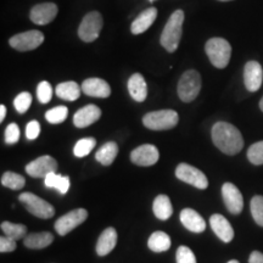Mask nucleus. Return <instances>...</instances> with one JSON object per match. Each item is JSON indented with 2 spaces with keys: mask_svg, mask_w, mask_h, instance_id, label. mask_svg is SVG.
<instances>
[{
  "mask_svg": "<svg viewBox=\"0 0 263 263\" xmlns=\"http://www.w3.org/2000/svg\"><path fill=\"white\" fill-rule=\"evenodd\" d=\"M82 87H80L76 82H64V83L58 84L55 93L60 99L67 101H74L81 97Z\"/></svg>",
  "mask_w": 263,
  "mask_h": 263,
  "instance_id": "24",
  "label": "nucleus"
},
{
  "mask_svg": "<svg viewBox=\"0 0 263 263\" xmlns=\"http://www.w3.org/2000/svg\"><path fill=\"white\" fill-rule=\"evenodd\" d=\"M88 218V211L84 209H77L66 213L55 222V230L61 236L67 235L78 226H81Z\"/></svg>",
  "mask_w": 263,
  "mask_h": 263,
  "instance_id": "10",
  "label": "nucleus"
},
{
  "mask_svg": "<svg viewBox=\"0 0 263 263\" xmlns=\"http://www.w3.org/2000/svg\"><path fill=\"white\" fill-rule=\"evenodd\" d=\"M37 97L38 100L41 101L42 104H48L49 101L51 100L52 97V88L49 82L43 81L38 84L37 88Z\"/></svg>",
  "mask_w": 263,
  "mask_h": 263,
  "instance_id": "36",
  "label": "nucleus"
},
{
  "mask_svg": "<svg viewBox=\"0 0 263 263\" xmlns=\"http://www.w3.org/2000/svg\"><path fill=\"white\" fill-rule=\"evenodd\" d=\"M157 17V9L156 8H149L145 11H143L138 17L134 20L133 24L130 26V31L133 34H141L147 29L150 26L155 22Z\"/></svg>",
  "mask_w": 263,
  "mask_h": 263,
  "instance_id": "20",
  "label": "nucleus"
},
{
  "mask_svg": "<svg viewBox=\"0 0 263 263\" xmlns=\"http://www.w3.org/2000/svg\"><path fill=\"white\" fill-rule=\"evenodd\" d=\"M201 90V76L195 70L184 72L178 82V95L184 103H192Z\"/></svg>",
  "mask_w": 263,
  "mask_h": 263,
  "instance_id": "5",
  "label": "nucleus"
},
{
  "mask_svg": "<svg viewBox=\"0 0 263 263\" xmlns=\"http://www.w3.org/2000/svg\"><path fill=\"white\" fill-rule=\"evenodd\" d=\"M44 184L47 188H54L59 190V193L66 194L70 190V178L67 176L58 174L57 172L49 173L44 178Z\"/></svg>",
  "mask_w": 263,
  "mask_h": 263,
  "instance_id": "27",
  "label": "nucleus"
},
{
  "mask_svg": "<svg viewBox=\"0 0 263 263\" xmlns=\"http://www.w3.org/2000/svg\"><path fill=\"white\" fill-rule=\"evenodd\" d=\"M210 226H211L215 234L223 242H230L234 239V229L228 222V219L222 215H218V213L212 215L211 218H210Z\"/></svg>",
  "mask_w": 263,
  "mask_h": 263,
  "instance_id": "16",
  "label": "nucleus"
},
{
  "mask_svg": "<svg viewBox=\"0 0 263 263\" xmlns=\"http://www.w3.org/2000/svg\"><path fill=\"white\" fill-rule=\"evenodd\" d=\"M171 238L164 232H155L150 235L147 246L154 252H164L171 248Z\"/></svg>",
  "mask_w": 263,
  "mask_h": 263,
  "instance_id": "28",
  "label": "nucleus"
},
{
  "mask_svg": "<svg viewBox=\"0 0 263 263\" xmlns=\"http://www.w3.org/2000/svg\"><path fill=\"white\" fill-rule=\"evenodd\" d=\"M32 104V95L24 91V93H20L14 100V106L18 114H25L27 112V110Z\"/></svg>",
  "mask_w": 263,
  "mask_h": 263,
  "instance_id": "35",
  "label": "nucleus"
},
{
  "mask_svg": "<svg viewBox=\"0 0 263 263\" xmlns=\"http://www.w3.org/2000/svg\"><path fill=\"white\" fill-rule=\"evenodd\" d=\"M219 2H230V0H219Z\"/></svg>",
  "mask_w": 263,
  "mask_h": 263,
  "instance_id": "45",
  "label": "nucleus"
},
{
  "mask_svg": "<svg viewBox=\"0 0 263 263\" xmlns=\"http://www.w3.org/2000/svg\"><path fill=\"white\" fill-rule=\"evenodd\" d=\"M97 145V140L94 138H83V139L78 140L73 147V154L77 157H85L91 153Z\"/></svg>",
  "mask_w": 263,
  "mask_h": 263,
  "instance_id": "31",
  "label": "nucleus"
},
{
  "mask_svg": "<svg viewBox=\"0 0 263 263\" xmlns=\"http://www.w3.org/2000/svg\"><path fill=\"white\" fill-rule=\"evenodd\" d=\"M82 90L85 95L93 98H107L111 94V88L106 81L101 78H88L82 84Z\"/></svg>",
  "mask_w": 263,
  "mask_h": 263,
  "instance_id": "18",
  "label": "nucleus"
},
{
  "mask_svg": "<svg viewBox=\"0 0 263 263\" xmlns=\"http://www.w3.org/2000/svg\"><path fill=\"white\" fill-rule=\"evenodd\" d=\"M17 245H16V240L9 238V236L3 235L0 238V252L5 254V252H11L15 251Z\"/></svg>",
  "mask_w": 263,
  "mask_h": 263,
  "instance_id": "39",
  "label": "nucleus"
},
{
  "mask_svg": "<svg viewBox=\"0 0 263 263\" xmlns=\"http://www.w3.org/2000/svg\"><path fill=\"white\" fill-rule=\"evenodd\" d=\"M100 117L101 110L97 105H87L74 114L73 124L78 128H85L97 122Z\"/></svg>",
  "mask_w": 263,
  "mask_h": 263,
  "instance_id": "17",
  "label": "nucleus"
},
{
  "mask_svg": "<svg viewBox=\"0 0 263 263\" xmlns=\"http://www.w3.org/2000/svg\"><path fill=\"white\" fill-rule=\"evenodd\" d=\"M54 236L49 232L33 233L25 238V246L28 249H44L51 244Z\"/></svg>",
  "mask_w": 263,
  "mask_h": 263,
  "instance_id": "25",
  "label": "nucleus"
},
{
  "mask_svg": "<svg viewBox=\"0 0 263 263\" xmlns=\"http://www.w3.org/2000/svg\"><path fill=\"white\" fill-rule=\"evenodd\" d=\"M249 263H263V254L259 251H254L250 255Z\"/></svg>",
  "mask_w": 263,
  "mask_h": 263,
  "instance_id": "41",
  "label": "nucleus"
},
{
  "mask_svg": "<svg viewBox=\"0 0 263 263\" xmlns=\"http://www.w3.org/2000/svg\"><path fill=\"white\" fill-rule=\"evenodd\" d=\"M2 184L6 188L12 190H20L25 186L26 179L21 174L15 172H5L2 176Z\"/></svg>",
  "mask_w": 263,
  "mask_h": 263,
  "instance_id": "30",
  "label": "nucleus"
},
{
  "mask_svg": "<svg viewBox=\"0 0 263 263\" xmlns=\"http://www.w3.org/2000/svg\"><path fill=\"white\" fill-rule=\"evenodd\" d=\"M250 209H251V215L254 217L255 222L259 227H263V196L256 195L252 197Z\"/></svg>",
  "mask_w": 263,
  "mask_h": 263,
  "instance_id": "33",
  "label": "nucleus"
},
{
  "mask_svg": "<svg viewBox=\"0 0 263 263\" xmlns=\"http://www.w3.org/2000/svg\"><path fill=\"white\" fill-rule=\"evenodd\" d=\"M212 141L222 153L233 156L239 154L244 147L240 130L228 122H217L212 127Z\"/></svg>",
  "mask_w": 263,
  "mask_h": 263,
  "instance_id": "1",
  "label": "nucleus"
},
{
  "mask_svg": "<svg viewBox=\"0 0 263 263\" xmlns=\"http://www.w3.org/2000/svg\"><path fill=\"white\" fill-rule=\"evenodd\" d=\"M118 154V145L115 141H108L105 143L95 154V159L104 166H110L116 159Z\"/></svg>",
  "mask_w": 263,
  "mask_h": 263,
  "instance_id": "26",
  "label": "nucleus"
},
{
  "mask_svg": "<svg viewBox=\"0 0 263 263\" xmlns=\"http://www.w3.org/2000/svg\"><path fill=\"white\" fill-rule=\"evenodd\" d=\"M68 116V108L66 106H57L51 110L47 111L45 114V118L49 123L51 124H59L66 121Z\"/></svg>",
  "mask_w": 263,
  "mask_h": 263,
  "instance_id": "32",
  "label": "nucleus"
},
{
  "mask_svg": "<svg viewBox=\"0 0 263 263\" xmlns=\"http://www.w3.org/2000/svg\"><path fill=\"white\" fill-rule=\"evenodd\" d=\"M6 116V107L4 105H0V122L4 121V118Z\"/></svg>",
  "mask_w": 263,
  "mask_h": 263,
  "instance_id": "42",
  "label": "nucleus"
},
{
  "mask_svg": "<svg viewBox=\"0 0 263 263\" xmlns=\"http://www.w3.org/2000/svg\"><path fill=\"white\" fill-rule=\"evenodd\" d=\"M177 263H196V257L188 246H179L177 250Z\"/></svg>",
  "mask_w": 263,
  "mask_h": 263,
  "instance_id": "37",
  "label": "nucleus"
},
{
  "mask_svg": "<svg viewBox=\"0 0 263 263\" xmlns=\"http://www.w3.org/2000/svg\"><path fill=\"white\" fill-rule=\"evenodd\" d=\"M151 2H153V0H151Z\"/></svg>",
  "mask_w": 263,
  "mask_h": 263,
  "instance_id": "46",
  "label": "nucleus"
},
{
  "mask_svg": "<svg viewBox=\"0 0 263 263\" xmlns=\"http://www.w3.org/2000/svg\"><path fill=\"white\" fill-rule=\"evenodd\" d=\"M18 200L20 202L24 203L29 213H32L35 217H39V218L48 219L55 215L54 206L45 201V200H43L42 197L34 195V194L24 193L18 196Z\"/></svg>",
  "mask_w": 263,
  "mask_h": 263,
  "instance_id": "6",
  "label": "nucleus"
},
{
  "mask_svg": "<svg viewBox=\"0 0 263 263\" xmlns=\"http://www.w3.org/2000/svg\"><path fill=\"white\" fill-rule=\"evenodd\" d=\"M259 108H261L262 112H263V98L261 99V101H259Z\"/></svg>",
  "mask_w": 263,
  "mask_h": 263,
  "instance_id": "43",
  "label": "nucleus"
},
{
  "mask_svg": "<svg viewBox=\"0 0 263 263\" xmlns=\"http://www.w3.org/2000/svg\"><path fill=\"white\" fill-rule=\"evenodd\" d=\"M0 227H2L4 235L9 236V238L14 240H20L25 238V235L27 234V228H26V226L24 224H17V223L11 222H3Z\"/></svg>",
  "mask_w": 263,
  "mask_h": 263,
  "instance_id": "29",
  "label": "nucleus"
},
{
  "mask_svg": "<svg viewBox=\"0 0 263 263\" xmlns=\"http://www.w3.org/2000/svg\"><path fill=\"white\" fill-rule=\"evenodd\" d=\"M39 133H41V124L37 121H31L26 127V137L29 140L37 139Z\"/></svg>",
  "mask_w": 263,
  "mask_h": 263,
  "instance_id": "40",
  "label": "nucleus"
},
{
  "mask_svg": "<svg viewBox=\"0 0 263 263\" xmlns=\"http://www.w3.org/2000/svg\"><path fill=\"white\" fill-rule=\"evenodd\" d=\"M128 90L130 97L138 103H143L147 97V85L140 73H134L128 80Z\"/></svg>",
  "mask_w": 263,
  "mask_h": 263,
  "instance_id": "22",
  "label": "nucleus"
},
{
  "mask_svg": "<svg viewBox=\"0 0 263 263\" xmlns=\"http://www.w3.org/2000/svg\"><path fill=\"white\" fill-rule=\"evenodd\" d=\"M103 16L100 15V12H88L82 20L80 28H78V35L82 41L87 43L97 41L101 29H103Z\"/></svg>",
  "mask_w": 263,
  "mask_h": 263,
  "instance_id": "7",
  "label": "nucleus"
},
{
  "mask_svg": "<svg viewBox=\"0 0 263 263\" xmlns=\"http://www.w3.org/2000/svg\"><path fill=\"white\" fill-rule=\"evenodd\" d=\"M176 177L182 182L188 183L197 189L203 190L209 186V179H207L205 173L188 163H179L177 166Z\"/></svg>",
  "mask_w": 263,
  "mask_h": 263,
  "instance_id": "8",
  "label": "nucleus"
},
{
  "mask_svg": "<svg viewBox=\"0 0 263 263\" xmlns=\"http://www.w3.org/2000/svg\"><path fill=\"white\" fill-rule=\"evenodd\" d=\"M179 116L174 110H160L146 114L143 118V123L151 130L172 129L178 124Z\"/></svg>",
  "mask_w": 263,
  "mask_h": 263,
  "instance_id": "4",
  "label": "nucleus"
},
{
  "mask_svg": "<svg viewBox=\"0 0 263 263\" xmlns=\"http://www.w3.org/2000/svg\"><path fill=\"white\" fill-rule=\"evenodd\" d=\"M44 42V34L39 31H27L10 38V47L18 51H29L37 49Z\"/></svg>",
  "mask_w": 263,
  "mask_h": 263,
  "instance_id": "9",
  "label": "nucleus"
},
{
  "mask_svg": "<svg viewBox=\"0 0 263 263\" xmlns=\"http://www.w3.org/2000/svg\"><path fill=\"white\" fill-rule=\"evenodd\" d=\"M248 159L255 166L263 164V141H257L249 147Z\"/></svg>",
  "mask_w": 263,
  "mask_h": 263,
  "instance_id": "34",
  "label": "nucleus"
},
{
  "mask_svg": "<svg viewBox=\"0 0 263 263\" xmlns=\"http://www.w3.org/2000/svg\"><path fill=\"white\" fill-rule=\"evenodd\" d=\"M180 222L193 233H202L206 229L205 219L193 209H184L180 212Z\"/></svg>",
  "mask_w": 263,
  "mask_h": 263,
  "instance_id": "19",
  "label": "nucleus"
},
{
  "mask_svg": "<svg viewBox=\"0 0 263 263\" xmlns=\"http://www.w3.org/2000/svg\"><path fill=\"white\" fill-rule=\"evenodd\" d=\"M153 210L157 218L161 219V221H167L173 213V207L170 197L164 195V194L157 195L154 200Z\"/></svg>",
  "mask_w": 263,
  "mask_h": 263,
  "instance_id": "23",
  "label": "nucleus"
},
{
  "mask_svg": "<svg viewBox=\"0 0 263 263\" xmlns=\"http://www.w3.org/2000/svg\"><path fill=\"white\" fill-rule=\"evenodd\" d=\"M58 15V5L54 3H43V4L35 5L34 8L31 10V17L32 22L35 25H48L57 17Z\"/></svg>",
  "mask_w": 263,
  "mask_h": 263,
  "instance_id": "14",
  "label": "nucleus"
},
{
  "mask_svg": "<svg viewBox=\"0 0 263 263\" xmlns=\"http://www.w3.org/2000/svg\"><path fill=\"white\" fill-rule=\"evenodd\" d=\"M184 12L182 10H176L164 26L160 42L161 45L168 52H174L178 48L183 32Z\"/></svg>",
  "mask_w": 263,
  "mask_h": 263,
  "instance_id": "2",
  "label": "nucleus"
},
{
  "mask_svg": "<svg viewBox=\"0 0 263 263\" xmlns=\"http://www.w3.org/2000/svg\"><path fill=\"white\" fill-rule=\"evenodd\" d=\"M117 244V232L115 228H106L99 236L97 242V254L99 256H106L110 254Z\"/></svg>",
  "mask_w": 263,
  "mask_h": 263,
  "instance_id": "21",
  "label": "nucleus"
},
{
  "mask_svg": "<svg viewBox=\"0 0 263 263\" xmlns=\"http://www.w3.org/2000/svg\"><path fill=\"white\" fill-rule=\"evenodd\" d=\"M58 162L54 157L44 155L38 157L26 166V172L33 178H45L49 173L57 172Z\"/></svg>",
  "mask_w": 263,
  "mask_h": 263,
  "instance_id": "11",
  "label": "nucleus"
},
{
  "mask_svg": "<svg viewBox=\"0 0 263 263\" xmlns=\"http://www.w3.org/2000/svg\"><path fill=\"white\" fill-rule=\"evenodd\" d=\"M223 201L227 210L233 215H239L244 209V199L241 193L233 183H224L222 186Z\"/></svg>",
  "mask_w": 263,
  "mask_h": 263,
  "instance_id": "12",
  "label": "nucleus"
},
{
  "mask_svg": "<svg viewBox=\"0 0 263 263\" xmlns=\"http://www.w3.org/2000/svg\"><path fill=\"white\" fill-rule=\"evenodd\" d=\"M205 50L211 64L216 68H226L230 61L232 57V47L229 42L224 38H211L207 41L205 45Z\"/></svg>",
  "mask_w": 263,
  "mask_h": 263,
  "instance_id": "3",
  "label": "nucleus"
},
{
  "mask_svg": "<svg viewBox=\"0 0 263 263\" xmlns=\"http://www.w3.org/2000/svg\"><path fill=\"white\" fill-rule=\"evenodd\" d=\"M20 139V128L16 123H10L5 129V143L9 145L17 143Z\"/></svg>",
  "mask_w": 263,
  "mask_h": 263,
  "instance_id": "38",
  "label": "nucleus"
},
{
  "mask_svg": "<svg viewBox=\"0 0 263 263\" xmlns=\"http://www.w3.org/2000/svg\"><path fill=\"white\" fill-rule=\"evenodd\" d=\"M160 153L155 145L151 144H144V145L138 146L130 153L132 162L136 163L137 166L149 167L155 164L159 161Z\"/></svg>",
  "mask_w": 263,
  "mask_h": 263,
  "instance_id": "13",
  "label": "nucleus"
},
{
  "mask_svg": "<svg viewBox=\"0 0 263 263\" xmlns=\"http://www.w3.org/2000/svg\"><path fill=\"white\" fill-rule=\"evenodd\" d=\"M263 70L257 61H249L244 68V83L249 91H257L262 85Z\"/></svg>",
  "mask_w": 263,
  "mask_h": 263,
  "instance_id": "15",
  "label": "nucleus"
},
{
  "mask_svg": "<svg viewBox=\"0 0 263 263\" xmlns=\"http://www.w3.org/2000/svg\"><path fill=\"white\" fill-rule=\"evenodd\" d=\"M228 263H240V262L236 261V259H232V261H229Z\"/></svg>",
  "mask_w": 263,
  "mask_h": 263,
  "instance_id": "44",
  "label": "nucleus"
}]
</instances>
